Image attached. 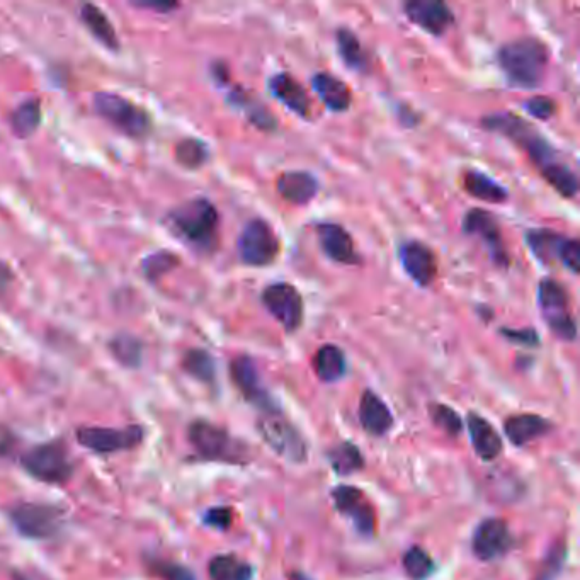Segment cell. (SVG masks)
I'll use <instances>...</instances> for the list:
<instances>
[{"mask_svg":"<svg viewBox=\"0 0 580 580\" xmlns=\"http://www.w3.org/2000/svg\"><path fill=\"white\" fill-rule=\"evenodd\" d=\"M524 108L536 120H550L555 113V103L546 96L531 97L528 103L524 104Z\"/></svg>","mask_w":580,"mask_h":580,"instance_id":"42","label":"cell"},{"mask_svg":"<svg viewBox=\"0 0 580 580\" xmlns=\"http://www.w3.org/2000/svg\"><path fill=\"white\" fill-rule=\"evenodd\" d=\"M79 443L101 455L137 448L142 443L143 429L140 426L120 427H82L77 431Z\"/></svg>","mask_w":580,"mask_h":580,"instance_id":"10","label":"cell"},{"mask_svg":"<svg viewBox=\"0 0 580 580\" xmlns=\"http://www.w3.org/2000/svg\"><path fill=\"white\" fill-rule=\"evenodd\" d=\"M150 569L162 580H196L193 572L179 563L154 560L150 562Z\"/></svg>","mask_w":580,"mask_h":580,"instance_id":"40","label":"cell"},{"mask_svg":"<svg viewBox=\"0 0 580 580\" xmlns=\"http://www.w3.org/2000/svg\"><path fill=\"white\" fill-rule=\"evenodd\" d=\"M313 368L320 380L325 383H332V381L341 380L342 376L346 375V356L341 349L332 344L320 347L315 358H313Z\"/></svg>","mask_w":580,"mask_h":580,"instance_id":"28","label":"cell"},{"mask_svg":"<svg viewBox=\"0 0 580 580\" xmlns=\"http://www.w3.org/2000/svg\"><path fill=\"white\" fill-rule=\"evenodd\" d=\"M278 193L291 205L303 206L319 194L320 184L312 174L303 171L283 172L276 181Z\"/></svg>","mask_w":580,"mask_h":580,"instance_id":"20","label":"cell"},{"mask_svg":"<svg viewBox=\"0 0 580 580\" xmlns=\"http://www.w3.org/2000/svg\"><path fill=\"white\" fill-rule=\"evenodd\" d=\"M567 237L553 232V230H529L526 234V244L529 251L535 254L538 261L543 264H552V262L562 261L563 249L567 244Z\"/></svg>","mask_w":580,"mask_h":580,"instance_id":"25","label":"cell"},{"mask_svg":"<svg viewBox=\"0 0 580 580\" xmlns=\"http://www.w3.org/2000/svg\"><path fill=\"white\" fill-rule=\"evenodd\" d=\"M96 113L125 133L128 137L142 138L150 131V118L142 108L114 92H99L94 96Z\"/></svg>","mask_w":580,"mask_h":580,"instance_id":"5","label":"cell"},{"mask_svg":"<svg viewBox=\"0 0 580 580\" xmlns=\"http://www.w3.org/2000/svg\"><path fill=\"white\" fill-rule=\"evenodd\" d=\"M404 9L412 23L433 36L444 35L455 21L450 7L439 0H412Z\"/></svg>","mask_w":580,"mask_h":580,"instance_id":"14","label":"cell"},{"mask_svg":"<svg viewBox=\"0 0 580 580\" xmlns=\"http://www.w3.org/2000/svg\"><path fill=\"white\" fill-rule=\"evenodd\" d=\"M232 103L235 106H239L240 109H244L247 116H249V120L252 121V125L259 126L261 130H271V128L276 126L273 114L266 111V108L261 103H257L256 99L247 97L242 92H235V94H232Z\"/></svg>","mask_w":580,"mask_h":580,"instance_id":"34","label":"cell"},{"mask_svg":"<svg viewBox=\"0 0 580 580\" xmlns=\"http://www.w3.org/2000/svg\"><path fill=\"white\" fill-rule=\"evenodd\" d=\"M563 563V550H558V552H553L550 555V560L543 567V574H541V580H552L557 574V570L562 567Z\"/></svg>","mask_w":580,"mask_h":580,"instance_id":"46","label":"cell"},{"mask_svg":"<svg viewBox=\"0 0 580 580\" xmlns=\"http://www.w3.org/2000/svg\"><path fill=\"white\" fill-rule=\"evenodd\" d=\"M332 465L336 468L337 473H353L363 467V458L358 448L351 443H344L330 453Z\"/></svg>","mask_w":580,"mask_h":580,"instance_id":"37","label":"cell"},{"mask_svg":"<svg viewBox=\"0 0 580 580\" xmlns=\"http://www.w3.org/2000/svg\"><path fill=\"white\" fill-rule=\"evenodd\" d=\"M261 300L262 305L285 327L286 332H295L302 325L303 298L295 286L274 283L262 291Z\"/></svg>","mask_w":580,"mask_h":580,"instance_id":"11","label":"cell"},{"mask_svg":"<svg viewBox=\"0 0 580 580\" xmlns=\"http://www.w3.org/2000/svg\"><path fill=\"white\" fill-rule=\"evenodd\" d=\"M232 378L245 399L252 404L271 409L268 393L262 387L261 378L256 370V364L247 356H240L232 363Z\"/></svg>","mask_w":580,"mask_h":580,"instance_id":"19","label":"cell"},{"mask_svg":"<svg viewBox=\"0 0 580 580\" xmlns=\"http://www.w3.org/2000/svg\"><path fill=\"white\" fill-rule=\"evenodd\" d=\"M332 495L337 509L351 519L354 528L358 529L361 535L370 536L375 533V512L370 502L364 499L363 492L354 487H339Z\"/></svg>","mask_w":580,"mask_h":580,"instance_id":"16","label":"cell"},{"mask_svg":"<svg viewBox=\"0 0 580 580\" xmlns=\"http://www.w3.org/2000/svg\"><path fill=\"white\" fill-rule=\"evenodd\" d=\"M290 580H310V579H308V577H305V575L303 574H293L291 575Z\"/></svg>","mask_w":580,"mask_h":580,"instance_id":"48","label":"cell"},{"mask_svg":"<svg viewBox=\"0 0 580 580\" xmlns=\"http://www.w3.org/2000/svg\"><path fill=\"white\" fill-rule=\"evenodd\" d=\"M21 465L31 477L45 484L62 485L69 482L74 465L62 443L38 444L21 456Z\"/></svg>","mask_w":580,"mask_h":580,"instance_id":"4","label":"cell"},{"mask_svg":"<svg viewBox=\"0 0 580 580\" xmlns=\"http://www.w3.org/2000/svg\"><path fill=\"white\" fill-rule=\"evenodd\" d=\"M176 157L184 167L189 169H198L208 160V148L205 143L194 138L182 140L176 148Z\"/></svg>","mask_w":580,"mask_h":580,"instance_id":"36","label":"cell"},{"mask_svg":"<svg viewBox=\"0 0 580 580\" xmlns=\"http://www.w3.org/2000/svg\"><path fill=\"white\" fill-rule=\"evenodd\" d=\"M404 569L414 580L427 579L434 569L433 558L422 548H410L409 552L405 553Z\"/></svg>","mask_w":580,"mask_h":580,"instance_id":"38","label":"cell"},{"mask_svg":"<svg viewBox=\"0 0 580 580\" xmlns=\"http://www.w3.org/2000/svg\"><path fill=\"white\" fill-rule=\"evenodd\" d=\"M468 429H470V439L477 455L485 461H492L501 455L502 439L494 426L484 417L477 414H470L468 417Z\"/></svg>","mask_w":580,"mask_h":580,"instance_id":"24","label":"cell"},{"mask_svg":"<svg viewBox=\"0 0 580 580\" xmlns=\"http://www.w3.org/2000/svg\"><path fill=\"white\" fill-rule=\"evenodd\" d=\"M140 7H147V9H160V11H171V9H176L177 4H157V2H140Z\"/></svg>","mask_w":580,"mask_h":580,"instance_id":"47","label":"cell"},{"mask_svg":"<svg viewBox=\"0 0 580 580\" xmlns=\"http://www.w3.org/2000/svg\"><path fill=\"white\" fill-rule=\"evenodd\" d=\"M548 48L535 38L506 43L497 53V62L507 82L516 89H536L548 67Z\"/></svg>","mask_w":580,"mask_h":580,"instance_id":"2","label":"cell"},{"mask_svg":"<svg viewBox=\"0 0 580 580\" xmlns=\"http://www.w3.org/2000/svg\"><path fill=\"white\" fill-rule=\"evenodd\" d=\"M463 232L485 242L490 257L497 266H501V268L509 266V256H507L506 247L502 242L501 227L492 213L482 210V208H473V210L468 211L463 218Z\"/></svg>","mask_w":580,"mask_h":580,"instance_id":"12","label":"cell"},{"mask_svg":"<svg viewBox=\"0 0 580 580\" xmlns=\"http://www.w3.org/2000/svg\"><path fill=\"white\" fill-rule=\"evenodd\" d=\"M538 307L546 324L563 341H574L577 327L570 312L569 295L558 281L546 278L538 285Z\"/></svg>","mask_w":580,"mask_h":580,"instance_id":"6","label":"cell"},{"mask_svg":"<svg viewBox=\"0 0 580 580\" xmlns=\"http://www.w3.org/2000/svg\"><path fill=\"white\" fill-rule=\"evenodd\" d=\"M259 433L264 441L286 460L303 461L307 458V444L295 427L283 419L274 416L262 419L259 422Z\"/></svg>","mask_w":580,"mask_h":580,"instance_id":"13","label":"cell"},{"mask_svg":"<svg viewBox=\"0 0 580 580\" xmlns=\"http://www.w3.org/2000/svg\"><path fill=\"white\" fill-rule=\"evenodd\" d=\"M240 261L247 266L262 268L268 266L279 256L281 244L274 228L261 218H254L245 225L239 237Z\"/></svg>","mask_w":580,"mask_h":580,"instance_id":"8","label":"cell"},{"mask_svg":"<svg viewBox=\"0 0 580 580\" xmlns=\"http://www.w3.org/2000/svg\"><path fill=\"white\" fill-rule=\"evenodd\" d=\"M269 91L279 103L290 109L291 113L298 114L300 118L310 116V99L307 91L290 74L274 75L273 79L269 80Z\"/></svg>","mask_w":580,"mask_h":580,"instance_id":"21","label":"cell"},{"mask_svg":"<svg viewBox=\"0 0 580 580\" xmlns=\"http://www.w3.org/2000/svg\"><path fill=\"white\" fill-rule=\"evenodd\" d=\"M511 531L501 519H487L478 526L473 536V553L480 560L489 562L501 557L511 546Z\"/></svg>","mask_w":580,"mask_h":580,"instance_id":"17","label":"cell"},{"mask_svg":"<svg viewBox=\"0 0 580 580\" xmlns=\"http://www.w3.org/2000/svg\"><path fill=\"white\" fill-rule=\"evenodd\" d=\"M463 186L470 196L477 198V200L485 201V203H494V205H501L509 198L507 189L494 181L492 177L487 176L484 172L468 171L463 176Z\"/></svg>","mask_w":580,"mask_h":580,"instance_id":"26","label":"cell"},{"mask_svg":"<svg viewBox=\"0 0 580 580\" xmlns=\"http://www.w3.org/2000/svg\"><path fill=\"white\" fill-rule=\"evenodd\" d=\"M111 351L114 358L128 368H137L142 363V344L135 337L123 336L114 337L111 341Z\"/></svg>","mask_w":580,"mask_h":580,"instance_id":"35","label":"cell"},{"mask_svg":"<svg viewBox=\"0 0 580 580\" xmlns=\"http://www.w3.org/2000/svg\"><path fill=\"white\" fill-rule=\"evenodd\" d=\"M184 370L188 371L189 375L198 378L205 383H211L217 376V366H215V359L211 358L210 354L201 349H193L184 356L182 361Z\"/></svg>","mask_w":580,"mask_h":580,"instance_id":"33","label":"cell"},{"mask_svg":"<svg viewBox=\"0 0 580 580\" xmlns=\"http://www.w3.org/2000/svg\"><path fill=\"white\" fill-rule=\"evenodd\" d=\"M80 19L104 46H108L109 50H118L120 43L113 24L99 7L86 4L80 9Z\"/></svg>","mask_w":580,"mask_h":580,"instance_id":"29","label":"cell"},{"mask_svg":"<svg viewBox=\"0 0 580 580\" xmlns=\"http://www.w3.org/2000/svg\"><path fill=\"white\" fill-rule=\"evenodd\" d=\"M320 247L330 261L339 264H358L359 256L354 247L353 237L346 232V228L336 223H322L317 227Z\"/></svg>","mask_w":580,"mask_h":580,"instance_id":"18","label":"cell"},{"mask_svg":"<svg viewBox=\"0 0 580 580\" xmlns=\"http://www.w3.org/2000/svg\"><path fill=\"white\" fill-rule=\"evenodd\" d=\"M337 48L341 53V58L347 67L363 72L368 67V57L364 55L363 46L359 43L358 36L349 29H339L337 31Z\"/></svg>","mask_w":580,"mask_h":580,"instance_id":"31","label":"cell"},{"mask_svg":"<svg viewBox=\"0 0 580 580\" xmlns=\"http://www.w3.org/2000/svg\"><path fill=\"white\" fill-rule=\"evenodd\" d=\"M433 419L439 427H443L446 433L458 434L461 431L460 417L456 416L455 410L446 405H436L433 409Z\"/></svg>","mask_w":580,"mask_h":580,"instance_id":"41","label":"cell"},{"mask_svg":"<svg viewBox=\"0 0 580 580\" xmlns=\"http://www.w3.org/2000/svg\"><path fill=\"white\" fill-rule=\"evenodd\" d=\"M313 91L319 94L322 103L334 111V113H344L351 108L353 103V92L346 86L344 80L339 79L336 75L320 74L315 75L312 79Z\"/></svg>","mask_w":580,"mask_h":580,"instance_id":"22","label":"cell"},{"mask_svg":"<svg viewBox=\"0 0 580 580\" xmlns=\"http://www.w3.org/2000/svg\"><path fill=\"white\" fill-rule=\"evenodd\" d=\"M359 421L370 434L381 436L392 427V412L376 393L364 392L359 404Z\"/></svg>","mask_w":580,"mask_h":580,"instance_id":"23","label":"cell"},{"mask_svg":"<svg viewBox=\"0 0 580 580\" xmlns=\"http://www.w3.org/2000/svg\"><path fill=\"white\" fill-rule=\"evenodd\" d=\"M485 128L497 131L504 137L524 148L529 159L540 169L545 181L557 189V193L565 198H574L579 191V181L575 172L567 162H563L552 143L548 142L541 133L511 113H495L484 120Z\"/></svg>","mask_w":580,"mask_h":580,"instance_id":"1","label":"cell"},{"mask_svg":"<svg viewBox=\"0 0 580 580\" xmlns=\"http://www.w3.org/2000/svg\"><path fill=\"white\" fill-rule=\"evenodd\" d=\"M208 574L211 580H252L254 570L234 555H218L211 560Z\"/></svg>","mask_w":580,"mask_h":580,"instance_id":"30","label":"cell"},{"mask_svg":"<svg viewBox=\"0 0 580 580\" xmlns=\"http://www.w3.org/2000/svg\"><path fill=\"white\" fill-rule=\"evenodd\" d=\"M12 524L21 535L31 540H48L63 526V511L48 504L23 502L11 509Z\"/></svg>","mask_w":580,"mask_h":580,"instance_id":"9","label":"cell"},{"mask_svg":"<svg viewBox=\"0 0 580 580\" xmlns=\"http://www.w3.org/2000/svg\"><path fill=\"white\" fill-rule=\"evenodd\" d=\"M189 441L203 458L239 463L244 460V446L211 422L196 421L189 427Z\"/></svg>","mask_w":580,"mask_h":580,"instance_id":"7","label":"cell"},{"mask_svg":"<svg viewBox=\"0 0 580 580\" xmlns=\"http://www.w3.org/2000/svg\"><path fill=\"white\" fill-rule=\"evenodd\" d=\"M506 436L511 439V443L516 446L540 438L550 429V422L535 414H519V416L509 417L506 422Z\"/></svg>","mask_w":580,"mask_h":580,"instance_id":"27","label":"cell"},{"mask_svg":"<svg viewBox=\"0 0 580 580\" xmlns=\"http://www.w3.org/2000/svg\"><path fill=\"white\" fill-rule=\"evenodd\" d=\"M177 264H179V261H177V257L174 254L167 251H160L157 254L148 256L143 261L142 268L143 273H145V276L150 281H157L160 276H164L165 273H169V271L176 268Z\"/></svg>","mask_w":580,"mask_h":580,"instance_id":"39","label":"cell"},{"mask_svg":"<svg viewBox=\"0 0 580 580\" xmlns=\"http://www.w3.org/2000/svg\"><path fill=\"white\" fill-rule=\"evenodd\" d=\"M167 222L179 239L196 251L210 252L217 247L220 217L215 205L205 198L188 201L171 211Z\"/></svg>","mask_w":580,"mask_h":580,"instance_id":"3","label":"cell"},{"mask_svg":"<svg viewBox=\"0 0 580 580\" xmlns=\"http://www.w3.org/2000/svg\"><path fill=\"white\" fill-rule=\"evenodd\" d=\"M400 262L402 268L416 285L421 288H427L433 285L436 273H438V264L433 251L427 245L421 242H407L400 247Z\"/></svg>","mask_w":580,"mask_h":580,"instance_id":"15","label":"cell"},{"mask_svg":"<svg viewBox=\"0 0 580 580\" xmlns=\"http://www.w3.org/2000/svg\"><path fill=\"white\" fill-rule=\"evenodd\" d=\"M205 523L211 528L227 529L232 524V509L213 507L205 514Z\"/></svg>","mask_w":580,"mask_h":580,"instance_id":"44","label":"cell"},{"mask_svg":"<svg viewBox=\"0 0 580 580\" xmlns=\"http://www.w3.org/2000/svg\"><path fill=\"white\" fill-rule=\"evenodd\" d=\"M41 123V106L38 99H29L21 104L12 114L11 125L19 138H28L33 135Z\"/></svg>","mask_w":580,"mask_h":580,"instance_id":"32","label":"cell"},{"mask_svg":"<svg viewBox=\"0 0 580 580\" xmlns=\"http://www.w3.org/2000/svg\"><path fill=\"white\" fill-rule=\"evenodd\" d=\"M562 262L565 268L572 274H579L580 269V245L577 240L569 239L563 249Z\"/></svg>","mask_w":580,"mask_h":580,"instance_id":"43","label":"cell"},{"mask_svg":"<svg viewBox=\"0 0 580 580\" xmlns=\"http://www.w3.org/2000/svg\"><path fill=\"white\" fill-rule=\"evenodd\" d=\"M502 334L511 342L521 344V346L535 347L540 344L538 334L535 329H521V330H502Z\"/></svg>","mask_w":580,"mask_h":580,"instance_id":"45","label":"cell"}]
</instances>
